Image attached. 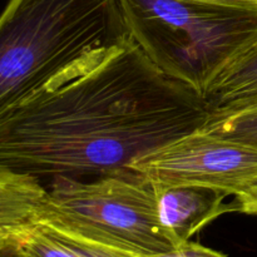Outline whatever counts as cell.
<instances>
[{"mask_svg": "<svg viewBox=\"0 0 257 257\" xmlns=\"http://www.w3.org/2000/svg\"><path fill=\"white\" fill-rule=\"evenodd\" d=\"M202 130L257 146V107L222 115H208Z\"/></svg>", "mask_w": 257, "mask_h": 257, "instance_id": "cell-10", "label": "cell"}, {"mask_svg": "<svg viewBox=\"0 0 257 257\" xmlns=\"http://www.w3.org/2000/svg\"><path fill=\"white\" fill-rule=\"evenodd\" d=\"M125 27L151 62L203 98L223 68L257 43L256 5L119 0Z\"/></svg>", "mask_w": 257, "mask_h": 257, "instance_id": "cell-3", "label": "cell"}, {"mask_svg": "<svg viewBox=\"0 0 257 257\" xmlns=\"http://www.w3.org/2000/svg\"><path fill=\"white\" fill-rule=\"evenodd\" d=\"M208 115L257 107V43L221 70L203 95Z\"/></svg>", "mask_w": 257, "mask_h": 257, "instance_id": "cell-8", "label": "cell"}, {"mask_svg": "<svg viewBox=\"0 0 257 257\" xmlns=\"http://www.w3.org/2000/svg\"><path fill=\"white\" fill-rule=\"evenodd\" d=\"M128 37L119 0H9L0 14V112Z\"/></svg>", "mask_w": 257, "mask_h": 257, "instance_id": "cell-2", "label": "cell"}, {"mask_svg": "<svg viewBox=\"0 0 257 257\" xmlns=\"http://www.w3.org/2000/svg\"><path fill=\"white\" fill-rule=\"evenodd\" d=\"M203 98L130 37L0 112V170L100 177L205 124Z\"/></svg>", "mask_w": 257, "mask_h": 257, "instance_id": "cell-1", "label": "cell"}, {"mask_svg": "<svg viewBox=\"0 0 257 257\" xmlns=\"http://www.w3.org/2000/svg\"><path fill=\"white\" fill-rule=\"evenodd\" d=\"M40 222L136 257L180 247L161 222L156 186L131 168L88 182L53 178Z\"/></svg>", "mask_w": 257, "mask_h": 257, "instance_id": "cell-4", "label": "cell"}, {"mask_svg": "<svg viewBox=\"0 0 257 257\" xmlns=\"http://www.w3.org/2000/svg\"><path fill=\"white\" fill-rule=\"evenodd\" d=\"M27 257H136L65 235L39 222L20 240Z\"/></svg>", "mask_w": 257, "mask_h": 257, "instance_id": "cell-9", "label": "cell"}, {"mask_svg": "<svg viewBox=\"0 0 257 257\" xmlns=\"http://www.w3.org/2000/svg\"><path fill=\"white\" fill-rule=\"evenodd\" d=\"M153 185L192 186L236 197L257 182V146L197 128L131 165Z\"/></svg>", "mask_w": 257, "mask_h": 257, "instance_id": "cell-5", "label": "cell"}, {"mask_svg": "<svg viewBox=\"0 0 257 257\" xmlns=\"http://www.w3.org/2000/svg\"><path fill=\"white\" fill-rule=\"evenodd\" d=\"M140 257H227L225 253L216 251L213 248L206 247V246L201 245L197 242H190L185 243V245L180 246V247L175 248L172 251H167V252L161 253H153V255H146Z\"/></svg>", "mask_w": 257, "mask_h": 257, "instance_id": "cell-11", "label": "cell"}, {"mask_svg": "<svg viewBox=\"0 0 257 257\" xmlns=\"http://www.w3.org/2000/svg\"><path fill=\"white\" fill-rule=\"evenodd\" d=\"M210 2L223 3V4H237V5H256L257 0H210Z\"/></svg>", "mask_w": 257, "mask_h": 257, "instance_id": "cell-14", "label": "cell"}, {"mask_svg": "<svg viewBox=\"0 0 257 257\" xmlns=\"http://www.w3.org/2000/svg\"><path fill=\"white\" fill-rule=\"evenodd\" d=\"M156 188L161 222L178 246L190 242L198 231L228 212L227 196L218 191L192 186Z\"/></svg>", "mask_w": 257, "mask_h": 257, "instance_id": "cell-6", "label": "cell"}, {"mask_svg": "<svg viewBox=\"0 0 257 257\" xmlns=\"http://www.w3.org/2000/svg\"><path fill=\"white\" fill-rule=\"evenodd\" d=\"M22 238L0 240V257H27L20 246Z\"/></svg>", "mask_w": 257, "mask_h": 257, "instance_id": "cell-13", "label": "cell"}, {"mask_svg": "<svg viewBox=\"0 0 257 257\" xmlns=\"http://www.w3.org/2000/svg\"><path fill=\"white\" fill-rule=\"evenodd\" d=\"M48 188L38 178L0 170V240L23 238L42 220Z\"/></svg>", "mask_w": 257, "mask_h": 257, "instance_id": "cell-7", "label": "cell"}, {"mask_svg": "<svg viewBox=\"0 0 257 257\" xmlns=\"http://www.w3.org/2000/svg\"><path fill=\"white\" fill-rule=\"evenodd\" d=\"M227 210L228 212L257 216V182L246 192L233 197V200L227 203Z\"/></svg>", "mask_w": 257, "mask_h": 257, "instance_id": "cell-12", "label": "cell"}]
</instances>
